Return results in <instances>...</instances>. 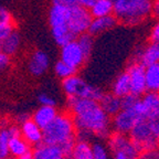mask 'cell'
I'll return each mask as SVG.
<instances>
[{"label":"cell","instance_id":"cell-36","mask_svg":"<svg viewBox=\"0 0 159 159\" xmlns=\"http://www.w3.org/2000/svg\"><path fill=\"white\" fill-rule=\"evenodd\" d=\"M149 39H150V41L159 42V20L152 25L150 34H149Z\"/></svg>","mask_w":159,"mask_h":159},{"label":"cell","instance_id":"cell-43","mask_svg":"<svg viewBox=\"0 0 159 159\" xmlns=\"http://www.w3.org/2000/svg\"><path fill=\"white\" fill-rule=\"evenodd\" d=\"M2 128H3V126H2V124H1V122H0V133H1V130H2Z\"/></svg>","mask_w":159,"mask_h":159},{"label":"cell","instance_id":"cell-46","mask_svg":"<svg viewBox=\"0 0 159 159\" xmlns=\"http://www.w3.org/2000/svg\"><path fill=\"white\" fill-rule=\"evenodd\" d=\"M66 159H69V158H66Z\"/></svg>","mask_w":159,"mask_h":159},{"label":"cell","instance_id":"cell-8","mask_svg":"<svg viewBox=\"0 0 159 159\" xmlns=\"http://www.w3.org/2000/svg\"><path fill=\"white\" fill-rule=\"evenodd\" d=\"M87 59L89 57H86L76 39L62 45L60 50V60L64 61L70 66L74 67L76 71L84 66Z\"/></svg>","mask_w":159,"mask_h":159},{"label":"cell","instance_id":"cell-28","mask_svg":"<svg viewBox=\"0 0 159 159\" xmlns=\"http://www.w3.org/2000/svg\"><path fill=\"white\" fill-rule=\"evenodd\" d=\"M11 135L8 127H3L0 133V159H6L10 157L9 152V142Z\"/></svg>","mask_w":159,"mask_h":159},{"label":"cell","instance_id":"cell-33","mask_svg":"<svg viewBox=\"0 0 159 159\" xmlns=\"http://www.w3.org/2000/svg\"><path fill=\"white\" fill-rule=\"evenodd\" d=\"M0 23H12V25H15L12 15L10 13L9 10L6 9L5 7H1V6H0Z\"/></svg>","mask_w":159,"mask_h":159},{"label":"cell","instance_id":"cell-45","mask_svg":"<svg viewBox=\"0 0 159 159\" xmlns=\"http://www.w3.org/2000/svg\"><path fill=\"white\" fill-rule=\"evenodd\" d=\"M6 159H15V158H12V157H8V158H6Z\"/></svg>","mask_w":159,"mask_h":159},{"label":"cell","instance_id":"cell-21","mask_svg":"<svg viewBox=\"0 0 159 159\" xmlns=\"http://www.w3.org/2000/svg\"><path fill=\"white\" fill-rule=\"evenodd\" d=\"M71 159H93V148L87 139L75 140Z\"/></svg>","mask_w":159,"mask_h":159},{"label":"cell","instance_id":"cell-38","mask_svg":"<svg viewBox=\"0 0 159 159\" xmlns=\"http://www.w3.org/2000/svg\"><path fill=\"white\" fill-rule=\"evenodd\" d=\"M149 122H150V127L152 129V133L159 139V117L154 119H149Z\"/></svg>","mask_w":159,"mask_h":159},{"label":"cell","instance_id":"cell-22","mask_svg":"<svg viewBox=\"0 0 159 159\" xmlns=\"http://www.w3.org/2000/svg\"><path fill=\"white\" fill-rule=\"evenodd\" d=\"M112 93L119 97H124L130 94V81H129L128 73L126 71L120 73L115 79L112 85Z\"/></svg>","mask_w":159,"mask_h":159},{"label":"cell","instance_id":"cell-17","mask_svg":"<svg viewBox=\"0 0 159 159\" xmlns=\"http://www.w3.org/2000/svg\"><path fill=\"white\" fill-rule=\"evenodd\" d=\"M70 9L64 6L55 5L52 3V6L49 9V25L50 28L61 27V25H67L70 16Z\"/></svg>","mask_w":159,"mask_h":159},{"label":"cell","instance_id":"cell-41","mask_svg":"<svg viewBox=\"0 0 159 159\" xmlns=\"http://www.w3.org/2000/svg\"><path fill=\"white\" fill-rule=\"evenodd\" d=\"M114 156H113V159H134L132 157L127 156L126 154H123V152H114Z\"/></svg>","mask_w":159,"mask_h":159},{"label":"cell","instance_id":"cell-39","mask_svg":"<svg viewBox=\"0 0 159 159\" xmlns=\"http://www.w3.org/2000/svg\"><path fill=\"white\" fill-rule=\"evenodd\" d=\"M96 1L97 0H79L80 6H82V7H84V8H87V9H89V8L92 7Z\"/></svg>","mask_w":159,"mask_h":159},{"label":"cell","instance_id":"cell-14","mask_svg":"<svg viewBox=\"0 0 159 159\" xmlns=\"http://www.w3.org/2000/svg\"><path fill=\"white\" fill-rule=\"evenodd\" d=\"M50 66L49 55L42 50H35L28 60V70L33 76H41Z\"/></svg>","mask_w":159,"mask_h":159},{"label":"cell","instance_id":"cell-18","mask_svg":"<svg viewBox=\"0 0 159 159\" xmlns=\"http://www.w3.org/2000/svg\"><path fill=\"white\" fill-rule=\"evenodd\" d=\"M57 114H59V113H57V109L55 108V106H51V105H41V106L32 114L31 118H32L41 128L44 129L45 127L57 117Z\"/></svg>","mask_w":159,"mask_h":159},{"label":"cell","instance_id":"cell-35","mask_svg":"<svg viewBox=\"0 0 159 159\" xmlns=\"http://www.w3.org/2000/svg\"><path fill=\"white\" fill-rule=\"evenodd\" d=\"M52 3L64 6L66 8H74L76 6H80L79 0H52Z\"/></svg>","mask_w":159,"mask_h":159},{"label":"cell","instance_id":"cell-13","mask_svg":"<svg viewBox=\"0 0 159 159\" xmlns=\"http://www.w3.org/2000/svg\"><path fill=\"white\" fill-rule=\"evenodd\" d=\"M20 130L21 136L32 147L43 143V129L32 118H28L20 123Z\"/></svg>","mask_w":159,"mask_h":159},{"label":"cell","instance_id":"cell-29","mask_svg":"<svg viewBox=\"0 0 159 159\" xmlns=\"http://www.w3.org/2000/svg\"><path fill=\"white\" fill-rule=\"evenodd\" d=\"M77 42L81 45L82 50L86 54L87 57H89L91 53H92L93 47H94V35H92L89 32H85L83 34H80L76 38Z\"/></svg>","mask_w":159,"mask_h":159},{"label":"cell","instance_id":"cell-32","mask_svg":"<svg viewBox=\"0 0 159 159\" xmlns=\"http://www.w3.org/2000/svg\"><path fill=\"white\" fill-rule=\"evenodd\" d=\"M15 30V25L12 23H0V43Z\"/></svg>","mask_w":159,"mask_h":159},{"label":"cell","instance_id":"cell-27","mask_svg":"<svg viewBox=\"0 0 159 159\" xmlns=\"http://www.w3.org/2000/svg\"><path fill=\"white\" fill-rule=\"evenodd\" d=\"M54 73L59 79L64 80L67 77L72 76V75L76 74L77 71L74 67L70 66L67 63H65L62 60H59L54 65Z\"/></svg>","mask_w":159,"mask_h":159},{"label":"cell","instance_id":"cell-7","mask_svg":"<svg viewBox=\"0 0 159 159\" xmlns=\"http://www.w3.org/2000/svg\"><path fill=\"white\" fill-rule=\"evenodd\" d=\"M92 15L91 11L87 8L82 6H76L74 8L70 9V16L67 25L70 30L74 33L75 37H79L80 34H83L85 32H89V28L92 22Z\"/></svg>","mask_w":159,"mask_h":159},{"label":"cell","instance_id":"cell-20","mask_svg":"<svg viewBox=\"0 0 159 159\" xmlns=\"http://www.w3.org/2000/svg\"><path fill=\"white\" fill-rule=\"evenodd\" d=\"M99 104L105 112L113 117L122 109V97L117 96L114 93H104L102 98L99 99Z\"/></svg>","mask_w":159,"mask_h":159},{"label":"cell","instance_id":"cell-11","mask_svg":"<svg viewBox=\"0 0 159 159\" xmlns=\"http://www.w3.org/2000/svg\"><path fill=\"white\" fill-rule=\"evenodd\" d=\"M137 112L142 118L154 119L159 117V93L146 92L140 96Z\"/></svg>","mask_w":159,"mask_h":159},{"label":"cell","instance_id":"cell-4","mask_svg":"<svg viewBox=\"0 0 159 159\" xmlns=\"http://www.w3.org/2000/svg\"><path fill=\"white\" fill-rule=\"evenodd\" d=\"M62 89L66 97H84L95 99L98 102L104 95L102 89L89 84L77 74L62 80Z\"/></svg>","mask_w":159,"mask_h":159},{"label":"cell","instance_id":"cell-5","mask_svg":"<svg viewBox=\"0 0 159 159\" xmlns=\"http://www.w3.org/2000/svg\"><path fill=\"white\" fill-rule=\"evenodd\" d=\"M129 136L140 149V152L159 147V139L152 133L148 118L139 119L132 129V132L129 133Z\"/></svg>","mask_w":159,"mask_h":159},{"label":"cell","instance_id":"cell-37","mask_svg":"<svg viewBox=\"0 0 159 159\" xmlns=\"http://www.w3.org/2000/svg\"><path fill=\"white\" fill-rule=\"evenodd\" d=\"M10 64V57L5 53H0V71L5 70Z\"/></svg>","mask_w":159,"mask_h":159},{"label":"cell","instance_id":"cell-44","mask_svg":"<svg viewBox=\"0 0 159 159\" xmlns=\"http://www.w3.org/2000/svg\"><path fill=\"white\" fill-rule=\"evenodd\" d=\"M0 53H2V49H1V43H0Z\"/></svg>","mask_w":159,"mask_h":159},{"label":"cell","instance_id":"cell-2","mask_svg":"<svg viewBox=\"0 0 159 159\" xmlns=\"http://www.w3.org/2000/svg\"><path fill=\"white\" fill-rule=\"evenodd\" d=\"M154 0H114V12L119 23L136 25L152 15Z\"/></svg>","mask_w":159,"mask_h":159},{"label":"cell","instance_id":"cell-19","mask_svg":"<svg viewBox=\"0 0 159 159\" xmlns=\"http://www.w3.org/2000/svg\"><path fill=\"white\" fill-rule=\"evenodd\" d=\"M9 152L10 156L15 159H18L20 157L32 152H31V145L22 136H15L10 138Z\"/></svg>","mask_w":159,"mask_h":159},{"label":"cell","instance_id":"cell-15","mask_svg":"<svg viewBox=\"0 0 159 159\" xmlns=\"http://www.w3.org/2000/svg\"><path fill=\"white\" fill-rule=\"evenodd\" d=\"M34 159H66L64 152L59 145H51L41 143L37 145L32 150ZM70 159V158H69Z\"/></svg>","mask_w":159,"mask_h":159},{"label":"cell","instance_id":"cell-42","mask_svg":"<svg viewBox=\"0 0 159 159\" xmlns=\"http://www.w3.org/2000/svg\"><path fill=\"white\" fill-rule=\"evenodd\" d=\"M18 159H34V157H33L32 152H30V154L25 155V156H22V157H20V158Z\"/></svg>","mask_w":159,"mask_h":159},{"label":"cell","instance_id":"cell-40","mask_svg":"<svg viewBox=\"0 0 159 159\" xmlns=\"http://www.w3.org/2000/svg\"><path fill=\"white\" fill-rule=\"evenodd\" d=\"M152 16L159 20V0H154V6H152Z\"/></svg>","mask_w":159,"mask_h":159},{"label":"cell","instance_id":"cell-30","mask_svg":"<svg viewBox=\"0 0 159 159\" xmlns=\"http://www.w3.org/2000/svg\"><path fill=\"white\" fill-rule=\"evenodd\" d=\"M93 159H111L109 157V148L108 146H105L104 144L99 142L93 143Z\"/></svg>","mask_w":159,"mask_h":159},{"label":"cell","instance_id":"cell-47","mask_svg":"<svg viewBox=\"0 0 159 159\" xmlns=\"http://www.w3.org/2000/svg\"><path fill=\"white\" fill-rule=\"evenodd\" d=\"M113 1H114V0H113Z\"/></svg>","mask_w":159,"mask_h":159},{"label":"cell","instance_id":"cell-1","mask_svg":"<svg viewBox=\"0 0 159 159\" xmlns=\"http://www.w3.org/2000/svg\"><path fill=\"white\" fill-rule=\"evenodd\" d=\"M67 104L74 119L79 138L96 136L106 138L112 133V117L102 108L98 101L84 97H67Z\"/></svg>","mask_w":159,"mask_h":159},{"label":"cell","instance_id":"cell-24","mask_svg":"<svg viewBox=\"0 0 159 159\" xmlns=\"http://www.w3.org/2000/svg\"><path fill=\"white\" fill-rule=\"evenodd\" d=\"M51 34L54 40V42L59 45L60 48L62 45L66 44L67 42L76 39L74 33L70 30L69 25H61V27L51 28Z\"/></svg>","mask_w":159,"mask_h":159},{"label":"cell","instance_id":"cell-9","mask_svg":"<svg viewBox=\"0 0 159 159\" xmlns=\"http://www.w3.org/2000/svg\"><path fill=\"white\" fill-rule=\"evenodd\" d=\"M142 118L135 108H122L116 115L112 117V128L114 132L129 135L136 123Z\"/></svg>","mask_w":159,"mask_h":159},{"label":"cell","instance_id":"cell-12","mask_svg":"<svg viewBox=\"0 0 159 159\" xmlns=\"http://www.w3.org/2000/svg\"><path fill=\"white\" fill-rule=\"evenodd\" d=\"M133 61L140 62L145 66L159 63V42L149 41L146 45L138 48L135 51Z\"/></svg>","mask_w":159,"mask_h":159},{"label":"cell","instance_id":"cell-26","mask_svg":"<svg viewBox=\"0 0 159 159\" xmlns=\"http://www.w3.org/2000/svg\"><path fill=\"white\" fill-rule=\"evenodd\" d=\"M147 92L159 93V63L146 66Z\"/></svg>","mask_w":159,"mask_h":159},{"label":"cell","instance_id":"cell-31","mask_svg":"<svg viewBox=\"0 0 159 159\" xmlns=\"http://www.w3.org/2000/svg\"><path fill=\"white\" fill-rule=\"evenodd\" d=\"M136 159H159V147L148 150H143Z\"/></svg>","mask_w":159,"mask_h":159},{"label":"cell","instance_id":"cell-23","mask_svg":"<svg viewBox=\"0 0 159 159\" xmlns=\"http://www.w3.org/2000/svg\"><path fill=\"white\" fill-rule=\"evenodd\" d=\"M20 45H21V38H20L19 33L16 30H13L12 32L10 33L2 42H1L2 53L9 55L10 57H13L19 51Z\"/></svg>","mask_w":159,"mask_h":159},{"label":"cell","instance_id":"cell-10","mask_svg":"<svg viewBox=\"0 0 159 159\" xmlns=\"http://www.w3.org/2000/svg\"><path fill=\"white\" fill-rule=\"evenodd\" d=\"M126 72L130 81V93L137 96H142L147 92L146 85V66L140 62L132 61Z\"/></svg>","mask_w":159,"mask_h":159},{"label":"cell","instance_id":"cell-3","mask_svg":"<svg viewBox=\"0 0 159 159\" xmlns=\"http://www.w3.org/2000/svg\"><path fill=\"white\" fill-rule=\"evenodd\" d=\"M76 126L71 113H61L43 129V143L61 145L76 140Z\"/></svg>","mask_w":159,"mask_h":159},{"label":"cell","instance_id":"cell-6","mask_svg":"<svg viewBox=\"0 0 159 159\" xmlns=\"http://www.w3.org/2000/svg\"><path fill=\"white\" fill-rule=\"evenodd\" d=\"M107 146H108L111 152H123L127 156L136 159L138 155L140 154V149L137 147V145L133 142L130 136L123 133L113 132L107 137Z\"/></svg>","mask_w":159,"mask_h":159},{"label":"cell","instance_id":"cell-25","mask_svg":"<svg viewBox=\"0 0 159 159\" xmlns=\"http://www.w3.org/2000/svg\"><path fill=\"white\" fill-rule=\"evenodd\" d=\"M89 11L93 18L111 16L114 12V1L113 0H97L89 8Z\"/></svg>","mask_w":159,"mask_h":159},{"label":"cell","instance_id":"cell-16","mask_svg":"<svg viewBox=\"0 0 159 159\" xmlns=\"http://www.w3.org/2000/svg\"><path fill=\"white\" fill-rule=\"evenodd\" d=\"M117 23H118V21L114 15L93 18L91 25L89 28V32L95 37V35L102 34L106 31H109L111 29H114Z\"/></svg>","mask_w":159,"mask_h":159},{"label":"cell","instance_id":"cell-34","mask_svg":"<svg viewBox=\"0 0 159 159\" xmlns=\"http://www.w3.org/2000/svg\"><path fill=\"white\" fill-rule=\"evenodd\" d=\"M38 99L41 105H51V106H55L57 104V101L53 98L52 96H50L49 94H45V93H41V94L38 96Z\"/></svg>","mask_w":159,"mask_h":159}]
</instances>
